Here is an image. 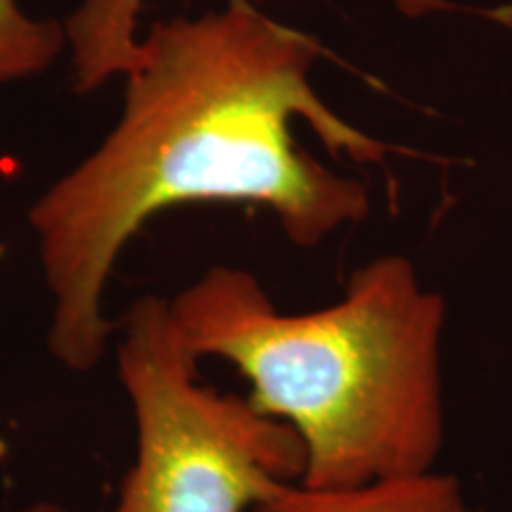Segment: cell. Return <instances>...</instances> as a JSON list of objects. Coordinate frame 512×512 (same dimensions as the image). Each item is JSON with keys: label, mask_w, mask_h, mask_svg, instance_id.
Returning <instances> with one entry per match:
<instances>
[{"label": "cell", "mask_w": 512, "mask_h": 512, "mask_svg": "<svg viewBox=\"0 0 512 512\" xmlns=\"http://www.w3.org/2000/svg\"><path fill=\"white\" fill-rule=\"evenodd\" d=\"M64 48V22L36 19L17 0H0V86L43 74Z\"/></svg>", "instance_id": "cell-6"}, {"label": "cell", "mask_w": 512, "mask_h": 512, "mask_svg": "<svg viewBox=\"0 0 512 512\" xmlns=\"http://www.w3.org/2000/svg\"><path fill=\"white\" fill-rule=\"evenodd\" d=\"M252 512H475L456 477L427 470L339 489L290 484Z\"/></svg>", "instance_id": "cell-4"}, {"label": "cell", "mask_w": 512, "mask_h": 512, "mask_svg": "<svg viewBox=\"0 0 512 512\" xmlns=\"http://www.w3.org/2000/svg\"><path fill=\"white\" fill-rule=\"evenodd\" d=\"M320 53L316 38L249 0L162 19L140 38L117 126L29 209L53 299L48 349L64 368L102 361L112 332L102 294L126 242L159 211L256 204L306 249L366 219V185L294 140L304 121L332 155L375 164L392 152L320 98Z\"/></svg>", "instance_id": "cell-1"}, {"label": "cell", "mask_w": 512, "mask_h": 512, "mask_svg": "<svg viewBox=\"0 0 512 512\" xmlns=\"http://www.w3.org/2000/svg\"><path fill=\"white\" fill-rule=\"evenodd\" d=\"M15 512H72V510H64L62 505H55V503H34V505H27V508L15 510Z\"/></svg>", "instance_id": "cell-7"}, {"label": "cell", "mask_w": 512, "mask_h": 512, "mask_svg": "<svg viewBox=\"0 0 512 512\" xmlns=\"http://www.w3.org/2000/svg\"><path fill=\"white\" fill-rule=\"evenodd\" d=\"M145 0H81L64 19L76 93H93L138 60V17Z\"/></svg>", "instance_id": "cell-5"}, {"label": "cell", "mask_w": 512, "mask_h": 512, "mask_svg": "<svg viewBox=\"0 0 512 512\" xmlns=\"http://www.w3.org/2000/svg\"><path fill=\"white\" fill-rule=\"evenodd\" d=\"M121 332L119 377L138 451L107 512H252L302 482L299 434L247 396L200 382L169 302L138 299Z\"/></svg>", "instance_id": "cell-3"}, {"label": "cell", "mask_w": 512, "mask_h": 512, "mask_svg": "<svg viewBox=\"0 0 512 512\" xmlns=\"http://www.w3.org/2000/svg\"><path fill=\"white\" fill-rule=\"evenodd\" d=\"M195 361L221 358L261 413L302 439V484L434 470L444 446L446 302L406 256L356 268L323 309L283 313L245 268L214 266L169 302Z\"/></svg>", "instance_id": "cell-2"}]
</instances>
